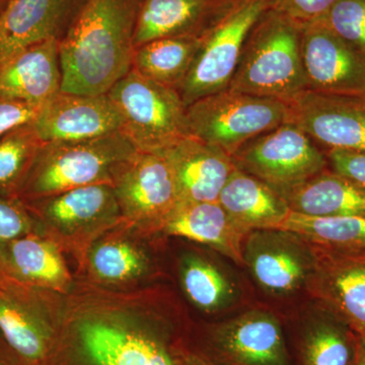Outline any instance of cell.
Wrapping results in <instances>:
<instances>
[{
	"label": "cell",
	"instance_id": "obj_1",
	"mask_svg": "<svg viewBox=\"0 0 365 365\" xmlns=\"http://www.w3.org/2000/svg\"><path fill=\"white\" fill-rule=\"evenodd\" d=\"M141 0H85L63 37L59 56L64 93L103 95L132 69Z\"/></svg>",
	"mask_w": 365,
	"mask_h": 365
},
{
	"label": "cell",
	"instance_id": "obj_2",
	"mask_svg": "<svg viewBox=\"0 0 365 365\" xmlns=\"http://www.w3.org/2000/svg\"><path fill=\"white\" fill-rule=\"evenodd\" d=\"M228 90L289 103L307 90L302 26L269 9L242 48Z\"/></svg>",
	"mask_w": 365,
	"mask_h": 365
},
{
	"label": "cell",
	"instance_id": "obj_3",
	"mask_svg": "<svg viewBox=\"0 0 365 365\" xmlns=\"http://www.w3.org/2000/svg\"><path fill=\"white\" fill-rule=\"evenodd\" d=\"M123 132L83 141L42 143L19 193L21 202L110 182L137 153Z\"/></svg>",
	"mask_w": 365,
	"mask_h": 365
},
{
	"label": "cell",
	"instance_id": "obj_4",
	"mask_svg": "<svg viewBox=\"0 0 365 365\" xmlns=\"http://www.w3.org/2000/svg\"><path fill=\"white\" fill-rule=\"evenodd\" d=\"M192 136L232 157L252 139L289 123L288 103L227 90L199 98L187 107Z\"/></svg>",
	"mask_w": 365,
	"mask_h": 365
},
{
	"label": "cell",
	"instance_id": "obj_5",
	"mask_svg": "<svg viewBox=\"0 0 365 365\" xmlns=\"http://www.w3.org/2000/svg\"><path fill=\"white\" fill-rule=\"evenodd\" d=\"M107 95L123 117L122 132L137 150L158 153L191 135L180 93L133 69Z\"/></svg>",
	"mask_w": 365,
	"mask_h": 365
},
{
	"label": "cell",
	"instance_id": "obj_6",
	"mask_svg": "<svg viewBox=\"0 0 365 365\" xmlns=\"http://www.w3.org/2000/svg\"><path fill=\"white\" fill-rule=\"evenodd\" d=\"M270 6L271 0H240L201 36L191 69L178 90L186 107L227 90L249 33Z\"/></svg>",
	"mask_w": 365,
	"mask_h": 365
},
{
	"label": "cell",
	"instance_id": "obj_7",
	"mask_svg": "<svg viewBox=\"0 0 365 365\" xmlns=\"http://www.w3.org/2000/svg\"><path fill=\"white\" fill-rule=\"evenodd\" d=\"M232 158L237 170L266 182L281 195L329 169L326 153L292 123L252 139Z\"/></svg>",
	"mask_w": 365,
	"mask_h": 365
},
{
	"label": "cell",
	"instance_id": "obj_8",
	"mask_svg": "<svg viewBox=\"0 0 365 365\" xmlns=\"http://www.w3.org/2000/svg\"><path fill=\"white\" fill-rule=\"evenodd\" d=\"M112 185L121 215L145 227L163 228L179 204L174 175L160 153L137 151Z\"/></svg>",
	"mask_w": 365,
	"mask_h": 365
},
{
	"label": "cell",
	"instance_id": "obj_9",
	"mask_svg": "<svg viewBox=\"0 0 365 365\" xmlns=\"http://www.w3.org/2000/svg\"><path fill=\"white\" fill-rule=\"evenodd\" d=\"M245 264L268 294H294L309 284L316 267L314 250L299 235L279 230H254L244 242Z\"/></svg>",
	"mask_w": 365,
	"mask_h": 365
},
{
	"label": "cell",
	"instance_id": "obj_10",
	"mask_svg": "<svg viewBox=\"0 0 365 365\" xmlns=\"http://www.w3.org/2000/svg\"><path fill=\"white\" fill-rule=\"evenodd\" d=\"M290 122L328 150L365 153V98L304 91L288 103Z\"/></svg>",
	"mask_w": 365,
	"mask_h": 365
},
{
	"label": "cell",
	"instance_id": "obj_11",
	"mask_svg": "<svg viewBox=\"0 0 365 365\" xmlns=\"http://www.w3.org/2000/svg\"><path fill=\"white\" fill-rule=\"evenodd\" d=\"M307 90L365 98V54L319 23L302 26Z\"/></svg>",
	"mask_w": 365,
	"mask_h": 365
},
{
	"label": "cell",
	"instance_id": "obj_12",
	"mask_svg": "<svg viewBox=\"0 0 365 365\" xmlns=\"http://www.w3.org/2000/svg\"><path fill=\"white\" fill-rule=\"evenodd\" d=\"M42 143L83 141L122 132L123 117L107 93L59 91L32 122Z\"/></svg>",
	"mask_w": 365,
	"mask_h": 365
},
{
	"label": "cell",
	"instance_id": "obj_13",
	"mask_svg": "<svg viewBox=\"0 0 365 365\" xmlns=\"http://www.w3.org/2000/svg\"><path fill=\"white\" fill-rule=\"evenodd\" d=\"M78 337L93 365H176L162 340L120 319H83Z\"/></svg>",
	"mask_w": 365,
	"mask_h": 365
},
{
	"label": "cell",
	"instance_id": "obj_14",
	"mask_svg": "<svg viewBox=\"0 0 365 365\" xmlns=\"http://www.w3.org/2000/svg\"><path fill=\"white\" fill-rule=\"evenodd\" d=\"M212 344L222 365H292L280 323L266 312H248L218 326Z\"/></svg>",
	"mask_w": 365,
	"mask_h": 365
},
{
	"label": "cell",
	"instance_id": "obj_15",
	"mask_svg": "<svg viewBox=\"0 0 365 365\" xmlns=\"http://www.w3.org/2000/svg\"><path fill=\"white\" fill-rule=\"evenodd\" d=\"M173 175L179 202H217L237 170L232 157L195 136H187L162 151Z\"/></svg>",
	"mask_w": 365,
	"mask_h": 365
},
{
	"label": "cell",
	"instance_id": "obj_16",
	"mask_svg": "<svg viewBox=\"0 0 365 365\" xmlns=\"http://www.w3.org/2000/svg\"><path fill=\"white\" fill-rule=\"evenodd\" d=\"M85 0H9L0 14V63L49 40H61Z\"/></svg>",
	"mask_w": 365,
	"mask_h": 365
},
{
	"label": "cell",
	"instance_id": "obj_17",
	"mask_svg": "<svg viewBox=\"0 0 365 365\" xmlns=\"http://www.w3.org/2000/svg\"><path fill=\"white\" fill-rule=\"evenodd\" d=\"M312 249L316 255L312 294L355 333H365V259Z\"/></svg>",
	"mask_w": 365,
	"mask_h": 365
},
{
	"label": "cell",
	"instance_id": "obj_18",
	"mask_svg": "<svg viewBox=\"0 0 365 365\" xmlns=\"http://www.w3.org/2000/svg\"><path fill=\"white\" fill-rule=\"evenodd\" d=\"M235 4L227 0H141L134 49L163 38L201 37Z\"/></svg>",
	"mask_w": 365,
	"mask_h": 365
},
{
	"label": "cell",
	"instance_id": "obj_19",
	"mask_svg": "<svg viewBox=\"0 0 365 365\" xmlns=\"http://www.w3.org/2000/svg\"><path fill=\"white\" fill-rule=\"evenodd\" d=\"M59 41L26 48L0 63V96L42 107L61 91Z\"/></svg>",
	"mask_w": 365,
	"mask_h": 365
},
{
	"label": "cell",
	"instance_id": "obj_20",
	"mask_svg": "<svg viewBox=\"0 0 365 365\" xmlns=\"http://www.w3.org/2000/svg\"><path fill=\"white\" fill-rule=\"evenodd\" d=\"M24 203L36 220L67 234L114 222L121 215L110 182L78 187Z\"/></svg>",
	"mask_w": 365,
	"mask_h": 365
},
{
	"label": "cell",
	"instance_id": "obj_21",
	"mask_svg": "<svg viewBox=\"0 0 365 365\" xmlns=\"http://www.w3.org/2000/svg\"><path fill=\"white\" fill-rule=\"evenodd\" d=\"M218 203L245 232L278 230L290 213L284 197L247 173L235 170L223 187Z\"/></svg>",
	"mask_w": 365,
	"mask_h": 365
},
{
	"label": "cell",
	"instance_id": "obj_22",
	"mask_svg": "<svg viewBox=\"0 0 365 365\" xmlns=\"http://www.w3.org/2000/svg\"><path fill=\"white\" fill-rule=\"evenodd\" d=\"M168 235L185 237L217 250L239 264H245V232L218 202H179L163 225Z\"/></svg>",
	"mask_w": 365,
	"mask_h": 365
},
{
	"label": "cell",
	"instance_id": "obj_23",
	"mask_svg": "<svg viewBox=\"0 0 365 365\" xmlns=\"http://www.w3.org/2000/svg\"><path fill=\"white\" fill-rule=\"evenodd\" d=\"M38 297L23 288L0 283V334L26 364L44 359L50 341Z\"/></svg>",
	"mask_w": 365,
	"mask_h": 365
},
{
	"label": "cell",
	"instance_id": "obj_24",
	"mask_svg": "<svg viewBox=\"0 0 365 365\" xmlns=\"http://www.w3.org/2000/svg\"><path fill=\"white\" fill-rule=\"evenodd\" d=\"M292 212L365 217V190L330 169L282 194Z\"/></svg>",
	"mask_w": 365,
	"mask_h": 365
},
{
	"label": "cell",
	"instance_id": "obj_25",
	"mask_svg": "<svg viewBox=\"0 0 365 365\" xmlns=\"http://www.w3.org/2000/svg\"><path fill=\"white\" fill-rule=\"evenodd\" d=\"M279 230L299 235L312 248L326 253L365 259V217H319L290 211Z\"/></svg>",
	"mask_w": 365,
	"mask_h": 365
},
{
	"label": "cell",
	"instance_id": "obj_26",
	"mask_svg": "<svg viewBox=\"0 0 365 365\" xmlns=\"http://www.w3.org/2000/svg\"><path fill=\"white\" fill-rule=\"evenodd\" d=\"M200 37L163 38L134 49L132 69L144 78L173 90H179L188 76Z\"/></svg>",
	"mask_w": 365,
	"mask_h": 365
},
{
	"label": "cell",
	"instance_id": "obj_27",
	"mask_svg": "<svg viewBox=\"0 0 365 365\" xmlns=\"http://www.w3.org/2000/svg\"><path fill=\"white\" fill-rule=\"evenodd\" d=\"M304 330V365H354L359 336L351 327L324 307Z\"/></svg>",
	"mask_w": 365,
	"mask_h": 365
},
{
	"label": "cell",
	"instance_id": "obj_28",
	"mask_svg": "<svg viewBox=\"0 0 365 365\" xmlns=\"http://www.w3.org/2000/svg\"><path fill=\"white\" fill-rule=\"evenodd\" d=\"M41 144L32 123L0 138V196L18 198Z\"/></svg>",
	"mask_w": 365,
	"mask_h": 365
},
{
	"label": "cell",
	"instance_id": "obj_29",
	"mask_svg": "<svg viewBox=\"0 0 365 365\" xmlns=\"http://www.w3.org/2000/svg\"><path fill=\"white\" fill-rule=\"evenodd\" d=\"M182 282L191 302L208 313L220 311L234 299L232 283L216 266L199 257L184 262Z\"/></svg>",
	"mask_w": 365,
	"mask_h": 365
},
{
	"label": "cell",
	"instance_id": "obj_30",
	"mask_svg": "<svg viewBox=\"0 0 365 365\" xmlns=\"http://www.w3.org/2000/svg\"><path fill=\"white\" fill-rule=\"evenodd\" d=\"M91 265L101 279L124 282L143 275L146 258L140 250L124 240L100 242L91 253Z\"/></svg>",
	"mask_w": 365,
	"mask_h": 365
},
{
	"label": "cell",
	"instance_id": "obj_31",
	"mask_svg": "<svg viewBox=\"0 0 365 365\" xmlns=\"http://www.w3.org/2000/svg\"><path fill=\"white\" fill-rule=\"evenodd\" d=\"M316 23L365 54V0H337Z\"/></svg>",
	"mask_w": 365,
	"mask_h": 365
},
{
	"label": "cell",
	"instance_id": "obj_32",
	"mask_svg": "<svg viewBox=\"0 0 365 365\" xmlns=\"http://www.w3.org/2000/svg\"><path fill=\"white\" fill-rule=\"evenodd\" d=\"M36 218L20 199L0 196V247L36 234Z\"/></svg>",
	"mask_w": 365,
	"mask_h": 365
},
{
	"label": "cell",
	"instance_id": "obj_33",
	"mask_svg": "<svg viewBox=\"0 0 365 365\" xmlns=\"http://www.w3.org/2000/svg\"><path fill=\"white\" fill-rule=\"evenodd\" d=\"M337 0H271L270 9L300 26L321 20Z\"/></svg>",
	"mask_w": 365,
	"mask_h": 365
},
{
	"label": "cell",
	"instance_id": "obj_34",
	"mask_svg": "<svg viewBox=\"0 0 365 365\" xmlns=\"http://www.w3.org/2000/svg\"><path fill=\"white\" fill-rule=\"evenodd\" d=\"M329 169L365 190V153L327 150Z\"/></svg>",
	"mask_w": 365,
	"mask_h": 365
},
{
	"label": "cell",
	"instance_id": "obj_35",
	"mask_svg": "<svg viewBox=\"0 0 365 365\" xmlns=\"http://www.w3.org/2000/svg\"><path fill=\"white\" fill-rule=\"evenodd\" d=\"M41 107L0 96V138L9 131L32 123Z\"/></svg>",
	"mask_w": 365,
	"mask_h": 365
},
{
	"label": "cell",
	"instance_id": "obj_36",
	"mask_svg": "<svg viewBox=\"0 0 365 365\" xmlns=\"http://www.w3.org/2000/svg\"><path fill=\"white\" fill-rule=\"evenodd\" d=\"M187 365H222L216 361H211V360L200 359V357L193 356L190 357L187 360Z\"/></svg>",
	"mask_w": 365,
	"mask_h": 365
},
{
	"label": "cell",
	"instance_id": "obj_37",
	"mask_svg": "<svg viewBox=\"0 0 365 365\" xmlns=\"http://www.w3.org/2000/svg\"><path fill=\"white\" fill-rule=\"evenodd\" d=\"M354 365H365V351L359 339V345H357L356 359H355Z\"/></svg>",
	"mask_w": 365,
	"mask_h": 365
},
{
	"label": "cell",
	"instance_id": "obj_38",
	"mask_svg": "<svg viewBox=\"0 0 365 365\" xmlns=\"http://www.w3.org/2000/svg\"><path fill=\"white\" fill-rule=\"evenodd\" d=\"M359 336L360 343H361L362 347H364L365 351V333H356Z\"/></svg>",
	"mask_w": 365,
	"mask_h": 365
},
{
	"label": "cell",
	"instance_id": "obj_39",
	"mask_svg": "<svg viewBox=\"0 0 365 365\" xmlns=\"http://www.w3.org/2000/svg\"><path fill=\"white\" fill-rule=\"evenodd\" d=\"M7 2H9V0H0V14L6 9Z\"/></svg>",
	"mask_w": 365,
	"mask_h": 365
},
{
	"label": "cell",
	"instance_id": "obj_40",
	"mask_svg": "<svg viewBox=\"0 0 365 365\" xmlns=\"http://www.w3.org/2000/svg\"><path fill=\"white\" fill-rule=\"evenodd\" d=\"M0 365H9V364H6V362L2 361V360L0 359Z\"/></svg>",
	"mask_w": 365,
	"mask_h": 365
},
{
	"label": "cell",
	"instance_id": "obj_41",
	"mask_svg": "<svg viewBox=\"0 0 365 365\" xmlns=\"http://www.w3.org/2000/svg\"><path fill=\"white\" fill-rule=\"evenodd\" d=\"M227 1H230V2H237V1H240V0H227Z\"/></svg>",
	"mask_w": 365,
	"mask_h": 365
}]
</instances>
